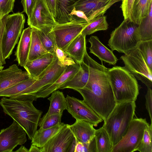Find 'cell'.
<instances>
[{"instance_id": "obj_16", "label": "cell", "mask_w": 152, "mask_h": 152, "mask_svg": "<svg viewBox=\"0 0 152 152\" xmlns=\"http://www.w3.org/2000/svg\"><path fill=\"white\" fill-rule=\"evenodd\" d=\"M31 78L26 71H23L16 64H13L0 71V92Z\"/></svg>"}, {"instance_id": "obj_7", "label": "cell", "mask_w": 152, "mask_h": 152, "mask_svg": "<svg viewBox=\"0 0 152 152\" xmlns=\"http://www.w3.org/2000/svg\"><path fill=\"white\" fill-rule=\"evenodd\" d=\"M88 22L75 16L71 21L57 23L51 30L57 46L65 52L71 42L81 32Z\"/></svg>"}, {"instance_id": "obj_28", "label": "cell", "mask_w": 152, "mask_h": 152, "mask_svg": "<svg viewBox=\"0 0 152 152\" xmlns=\"http://www.w3.org/2000/svg\"><path fill=\"white\" fill-rule=\"evenodd\" d=\"M152 0H134L130 20L138 25L147 15Z\"/></svg>"}, {"instance_id": "obj_36", "label": "cell", "mask_w": 152, "mask_h": 152, "mask_svg": "<svg viewBox=\"0 0 152 152\" xmlns=\"http://www.w3.org/2000/svg\"><path fill=\"white\" fill-rule=\"evenodd\" d=\"M63 113L53 114L40 118L38 126L42 129H46L53 127L60 123Z\"/></svg>"}, {"instance_id": "obj_45", "label": "cell", "mask_w": 152, "mask_h": 152, "mask_svg": "<svg viewBox=\"0 0 152 152\" xmlns=\"http://www.w3.org/2000/svg\"><path fill=\"white\" fill-rule=\"evenodd\" d=\"M29 152H41L40 148L31 144Z\"/></svg>"}, {"instance_id": "obj_43", "label": "cell", "mask_w": 152, "mask_h": 152, "mask_svg": "<svg viewBox=\"0 0 152 152\" xmlns=\"http://www.w3.org/2000/svg\"><path fill=\"white\" fill-rule=\"evenodd\" d=\"M50 11L55 19L56 17V0H44Z\"/></svg>"}, {"instance_id": "obj_38", "label": "cell", "mask_w": 152, "mask_h": 152, "mask_svg": "<svg viewBox=\"0 0 152 152\" xmlns=\"http://www.w3.org/2000/svg\"><path fill=\"white\" fill-rule=\"evenodd\" d=\"M55 53L60 64L63 66L74 64L76 62L64 51L56 46L55 50Z\"/></svg>"}, {"instance_id": "obj_47", "label": "cell", "mask_w": 152, "mask_h": 152, "mask_svg": "<svg viewBox=\"0 0 152 152\" xmlns=\"http://www.w3.org/2000/svg\"><path fill=\"white\" fill-rule=\"evenodd\" d=\"M3 60L1 56L0 48V71L3 69L4 67V66H3Z\"/></svg>"}, {"instance_id": "obj_8", "label": "cell", "mask_w": 152, "mask_h": 152, "mask_svg": "<svg viewBox=\"0 0 152 152\" xmlns=\"http://www.w3.org/2000/svg\"><path fill=\"white\" fill-rule=\"evenodd\" d=\"M125 67L137 80L147 87H152V72L137 47L121 57Z\"/></svg>"}, {"instance_id": "obj_26", "label": "cell", "mask_w": 152, "mask_h": 152, "mask_svg": "<svg viewBox=\"0 0 152 152\" xmlns=\"http://www.w3.org/2000/svg\"><path fill=\"white\" fill-rule=\"evenodd\" d=\"M65 124L61 122L52 127L37 130L31 140V144L39 148L42 147Z\"/></svg>"}, {"instance_id": "obj_14", "label": "cell", "mask_w": 152, "mask_h": 152, "mask_svg": "<svg viewBox=\"0 0 152 152\" xmlns=\"http://www.w3.org/2000/svg\"><path fill=\"white\" fill-rule=\"evenodd\" d=\"M27 23L31 28L38 30L47 28H53L57 24L44 0H36L32 12L28 17Z\"/></svg>"}, {"instance_id": "obj_39", "label": "cell", "mask_w": 152, "mask_h": 152, "mask_svg": "<svg viewBox=\"0 0 152 152\" xmlns=\"http://www.w3.org/2000/svg\"><path fill=\"white\" fill-rule=\"evenodd\" d=\"M15 0H0V14L4 16L13 12Z\"/></svg>"}, {"instance_id": "obj_17", "label": "cell", "mask_w": 152, "mask_h": 152, "mask_svg": "<svg viewBox=\"0 0 152 152\" xmlns=\"http://www.w3.org/2000/svg\"><path fill=\"white\" fill-rule=\"evenodd\" d=\"M91 44L90 53L97 56L101 60L110 65H115L118 60L112 51L110 50L102 44L98 37L91 36L88 39Z\"/></svg>"}, {"instance_id": "obj_25", "label": "cell", "mask_w": 152, "mask_h": 152, "mask_svg": "<svg viewBox=\"0 0 152 152\" xmlns=\"http://www.w3.org/2000/svg\"><path fill=\"white\" fill-rule=\"evenodd\" d=\"M37 79L31 78L19 82L0 92V96L15 98L31 95L28 94V88Z\"/></svg>"}, {"instance_id": "obj_32", "label": "cell", "mask_w": 152, "mask_h": 152, "mask_svg": "<svg viewBox=\"0 0 152 152\" xmlns=\"http://www.w3.org/2000/svg\"><path fill=\"white\" fill-rule=\"evenodd\" d=\"M108 28L106 16L104 15L90 20L84 28L81 34L84 36L91 34L99 31L106 30Z\"/></svg>"}, {"instance_id": "obj_29", "label": "cell", "mask_w": 152, "mask_h": 152, "mask_svg": "<svg viewBox=\"0 0 152 152\" xmlns=\"http://www.w3.org/2000/svg\"><path fill=\"white\" fill-rule=\"evenodd\" d=\"M137 31L140 41L152 39V4L147 15L138 25Z\"/></svg>"}, {"instance_id": "obj_20", "label": "cell", "mask_w": 152, "mask_h": 152, "mask_svg": "<svg viewBox=\"0 0 152 152\" xmlns=\"http://www.w3.org/2000/svg\"><path fill=\"white\" fill-rule=\"evenodd\" d=\"M31 32V28L29 26L23 30L15 53V60L18 62L19 65L23 67L28 61Z\"/></svg>"}, {"instance_id": "obj_35", "label": "cell", "mask_w": 152, "mask_h": 152, "mask_svg": "<svg viewBox=\"0 0 152 152\" xmlns=\"http://www.w3.org/2000/svg\"><path fill=\"white\" fill-rule=\"evenodd\" d=\"M137 48L140 51L148 67L152 72V39L140 41Z\"/></svg>"}, {"instance_id": "obj_5", "label": "cell", "mask_w": 152, "mask_h": 152, "mask_svg": "<svg viewBox=\"0 0 152 152\" xmlns=\"http://www.w3.org/2000/svg\"><path fill=\"white\" fill-rule=\"evenodd\" d=\"M137 26L129 18L124 19L110 34L108 45L112 51L116 50L125 54L136 48L140 42Z\"/></svg>"}, {"instance_id": "obj_27", "label": "cell", "mask_w": 152, "mask_h": 152, "mask_svg": "<svg viewBox=\"0 0 152 152\" xmlns=\"http://www.w3.org/2000/svg\"><path fill=\"white\" fill-rule=\"evenodd\" d=\"M48 99L50 102V106L48 112L43 117L63 113V111L66 109V98L62 92L59 90L54 91Z\"/></svg>"}, {"instance_id": "obj_11", "label": "cell", "mask_w": 152, "mask_h": 152, "mask_svg": "<svg viewBox=\"0 0 152 152\" xmlns=\"http://www.w3.org/2000/svg\"><path fill=\"white\" fill-rule=\"evenodd\" d=\"M66 110L76 120L88 122L96 126L103 121L83 100L67 95Z\"/></svg>"}, {"instance_id": "obj_18", "label": "cell", "mask_w": 152, "mask_h": 152, "mask_svg": "<svg viewBox=\"0 0 152 152\" xmlns=\"http://www.w3.org/2000/svg\"><path fill=\"white\" fill-rule=\"evenodd\" d=\"M80 66V63L76 62L74 64L66 66L64 72L53 83L38 92L36 95V97L45 98L59 89L61 85L72 78L78 70Z\"/></svg>"}, {"instance_id": "obj_37", "label": "cell", "mask_w": 152, "mask_h": 152, "mask_svg": "<svg viewBox=\"0 0 152 152\" xmlns=\"http://www.w3.org/2000/svg\"><path fill=\"white\" fill-rule=\"evenodd\" d=\"M74 152H97L95 137L90 142H76Z\"/></svg>"}, {"instance_id": "obj_44", "label": "cell", "mask_w": 152, "mask_h": 152, "mask_svg": "<svg viewBox=\"0 0 152 152\" xmlns=\"http://www.w3.org/2000/svg\"><path fill=\"white\" fill-rule=\"evenodd\" d=\"M70 15L72 16H75L80 18L84 19L88 23L90 21L89 20L83 11L79 10H76L75 7H74L73 10H72Z\"/></svg>"}, {"instance_id": "obj_4", "label": "cell", "mask_w": 152, "mask_h": 152, "mask_svg": "<svg viewBox=\"0 0 152 152\" xmlns=\"http://www.w3.org/2000/svg\"><path fill=\"white\" fill-rule=\"evenodd\" d=\"M107 72L116 103L135 102L140 87L131 72L118 66L108 68Z\"/></svg>"}, {"instance_id": "obj_12", "label": "cell", "mask_w": 152, "mask_h": 152, "mask_svg": "<svg viewBox=\"0 0 152 152\" xmlns=\"http://www.w3.org/2000/svg\"><path fill=\"white\" fill-rule=\"evenodd\" d=\"M26 133L23 128L14 120L8 127L0 132V152H12L18 145L27 141Z\"/></svg>"}, {"instance_id": "obj_40", "label": "cell", "mask_w": 152, "mask_h": 152, "mask_svg": "<svg viewBox=\"0 0 152 152\" xmlns=\"http://www.w3.org/2000/svg\"><path fill=\"white\" fill-rule=\"evenodd\" d=\"M134 0H123L120 6L124 19L131 18L132 8Z\"/></svg>"}, {"instance_id": "obj_49", "label": "cell", "mask_w": 152, "mask_h": 152, "mask_svg": "<svg viewBox=\"0 0 152 152\" xmlns=\"http://www.w3.org/2000/svg\"><path fill=\"white\" fill-rule=\"evenodd\" d=\"M122 1L123 0H121Z\"/></svg>"}, {"instance_id": "obj_9", "label": "cell", "mask_w": 152, "mask_h": 152, "mask_svg": "<svg viewBox=\"0 0 152 152\" xmlns=\"http://www.w3.org/2000/svg\"><path fill=\"white\" fill-rule=\"evenodd\" d=\"M149 124L146 118H133L122 139L113 147L111 152H133L139 145L144 130Z\"/></svg>"}, {"instance_id": "obj_30", "label": "cell", "mask_w": 152, "mask_h": 152, "mask_svg": "<svg viewBox=\"0 0 152 152\" xmlns=\"http://www.w3.org/2000/svg\"><path fill=\"white\" fill-rule=\"evenodd\" d=\"M31 38L28 61H31L48 53L43 47L39 37L37 29L31 28Z\"/></svg>"}, {"instance_id": "obj_21", "label": "cell", "mask_w": 152, "mask_h": 152, "mask_svg": "<svg viewBox=\"0 0 152 152\" xmlns=\"http://www.w3.org/2000/svg\"><path fill=\"white\" fill-rule=\"evenodd\" d=\"M93 125L84 121L76 120L69 127L73 133L76 142L86 143L90 142L94 137L96 131Z\"/></svg>"}, {"instance_id": "obj_33", "label": "cell", "mask_w": 152, "mask_h": 152, "mask_svg": "<svg viewBox=\"0 0 152 152\" xmlns=\"http://www.w3.org/2000/svg\"><path fill=\"white\" fill-rule=\"evenodd\" d=\"M53 28H47L37 30L39 37L45 48L48 52L54 54L57 46L51 31Z\"/></svg>"}, {"instance_id": "obj_3", "label": "cell", "mask_w": 152, "mask_h": 152, "mask_svg": "<svg viewBox=\"0 0 152 152\" xmlns=\"http://www.w3.org/2000/svg\"><path fill=\"white\" fill-rule=\"evenodd\" d=\"M136 107L135 101L116 103L106 120L102 127L107 132L113 147L126 134L134 118Z\"/></svg>"}, {"instance_id": "obj_48", "label": "cell", "mask_w": 152, "mask_h": 152, "mask_svg": "<svg viewBox=\"0 0 152 152\" xmlns=\"http://www.w3.org/2000/svg\"><path fill=\"white\" fill-rule=\"evenodd\" d=\"M4 16L2 15L1 14H0V19L2 18Z\"/></svg>"}, {"instance_id": "obj_15", "label": "cell", "mask_w": 152, "mask_h": 152, "mask_svg": "<svg viewBox=\"0 0 152 152\" xmlns=\"http://www.w3.org/2000/svg\"><path fill=\"white\" fill-rule=\"evenodd\" d=\"M121 0H78L74 4L76 10L83 11L89 21L103 15L115 3Z\"/></svg>"}, {"instance_id": "obj_23", "label": "cell", "mask_w": 152, "mask_h": 152, "mask_svg": "<svg viewBox=\"0 0 152 152\" xmlns=\"http://www.w3.org/2000/svg\"><path fill=\"white\" fill-rule=\"evenodd\" d=\"M86 37L81 33L71 42L65 52L77 62L83 61L87 52Z\"/></svg>"}, {"instance_id": "obj_41", "label": "cell", "mask_w": 152, "mask_h": 152, "mask_svg": "<svg viewBox=\"0 0 152 152\" xmlns=\"http://www.w3.org/2000/svg\"><path fill=\"white\" fill-rule=\"evenodd\" d=\"M147 88V92L145 96V106L150 118L151 124H152V91L151 88Z\"/></svg>"}, {"instance_id": "obj_2", "label": "cell", "mask_w": 152, "mask_h": 152, "mask_svg": "<svg viewBox=\"0 0 152 152\" xmlns=\"http://www.w3.org/2000/svg\"><path fill=\"white\" fill-rule=\"evenodd\" d=\"M37 98L36 95H31L15 98L3 96L0 100L4 113L23 128L31 140L37 130L42 113L33 104Z\"/></svg>"}, {"instance_id": "obj_46", "label": "cell", "mask_w": 152, "mask_h": 152, "mask_svg": "<svg viewBox=\"0 0 152 152\" xmlns=\"http://www.w3.org/2000/svg\"><path fill=\"white\" fill-rule=\"evenodd\" d=\"M18 152H29V150L24 146H21L18 149L15 151Z\"/></svg>"}, {"instance_id": "obj_22", "label": "cell", "mask_w": 152, "mask_h": 152, "mask_svg": "<svg viewBox=\"0 0 152 152\" xmlns=\"http://www.w3.org/2000/svg\"><path fill=\"white\" fill-rule=\"evenodd\" d=\"M80 63L78 70L70 79L61 85L59 89L68 88L75 90L82 88L85 86L89 78V67L83 60Z\"/></svg>"}, {"instance_id": "obj_13", "label": "cell", "mask_w": 152, "mask_h": 152, "mask_svg": "<svg viewBox=\"0 0 152 152\" xmlns=\"http://www.w3.org/2000/svg\"><path fill=\"white\" fill-rule=\"evenodd\" d=\"M66 67L59 63L55 54L51 64L37 77L36 81L29 88L30 95H36L42 91L53 83L60 76Z\"/></svg>"}, {"instance_id": "obj_6", "label": "cell", "mask_w": 152, "mask_h": 152, "mask_svg": "<svg viewBox=\"0 0 152 152\" xmlns=\"http://www.w3.org/2000/svg\"><path fill=\"white\" fill-rule=\"evenodd\" d=\"M4 30L1 40V52L4 64L10 58L18 42L25 22V17L21 12L7 15L2 18Z\"/></svg>"}, {"instance_id": "obj_34", "label": "cell", "mask_w": 152, "mask_h": 152, "mask_svg": "<svg viewBox=\"0 0 152 152\" xmlns=\"http://www.w3.org/2000/svg\"><path fill=\"white\" fill-rule=\"evenodd\" d=\"M152 152V124H149L144 130L142 138L135 151Z\"/></svg>"}, {"instance_id": "obj_31", "label": "cell", "mask_w": 152, "mask_h": 152, "mask_svg": "<svg viewBox=\"0 0 152 152\" xmlns=\"http://www.w3.org/2000/svg\"><path fill=\"white\" fill-rule=\"evenodd\" d=\"M95 138L97 152H111L113 146L110 138L102 126L96 129Z\"/></svg>"}, {"instance_id": "obj_1", "label": "cell", "mask_w": 152, "mask_h": 152, "mask_svg": "<svg viewBox=\"0 0 152 152\" xmlns=\"http://www.w3.org/2000/svg\"><path fill=\"white\" fill-rule=\"evenodd\" d=\"M83 60L89 67L88 79L83 88L75 90L81 94L83 101L104 121L116 104L108 68L94 60L87 52Z\"/></svg>"}, {"instance_id": "obj_10", "label": "cell", "mask_w": 152, "mask_h": 152, "mask_svg": "<svg viewBox=\"0 0 152 152\" xmlns=\"http://www.w3.org/2000/svg\"><path fill=\"white\" fill-rule=\"evenodd\" d=\"M75 138L69 127L65 124L42 147L41 152H74Z\"/></svg>"}, {"instance_id": "obj_42", "label": "cell", "mask_w": 152, "mask_h": 152, "mask_svg": "<svg viewBox=\"0 0 152 152\" xmlns=\"http://www.w3.org/2000/svg\"><path fill=\"white\" fill-rule=\"evenodd\" d=\"M36 0H22L21 2L23 7V12L29 17L31 14L35 7Z\"/></svg>"}, {"instance_id": "obj_19", "label": "cell", "mask_w": 152, "mask_h": 152, "mask_svg": "<svg viewBox=\"0 0 152 152\" xmlns=\"http://www.w3.org/2000/svg\"><path fill=\"white\" fill-rule=\"evenodd\" d=\"M55 54L47 53L31 61H28L24 67L31 78L37 79L38 76L52 63Z\"/></svg>"}, {"instance_id": "obj_24", "label": "cell", "mask_w": 152, "mask_h": 152, "mask_svg": "<svg viewBox=\"0 0 152 152\" xmlns=\"http://www.w3.org/2000/svg\"><path fill=\"white\" fill-rule=\"evenodd\" d=\"M78 0H56V17L57 23H66L71 21L75 16L70 14L74 8V5Z\"/></svg>"}]
</instances>
